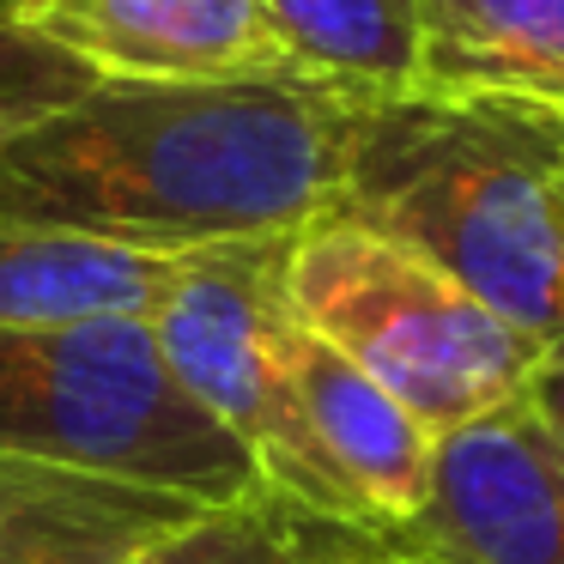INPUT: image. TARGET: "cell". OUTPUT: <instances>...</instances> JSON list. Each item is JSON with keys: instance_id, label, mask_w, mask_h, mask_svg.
I'll return each instance as SVG.
<instances>
[{"instance_id": "277c9868", "label": "cell", "mask_w": 564, "mask_h": 564, "mask_svg": "<svg viewBox=\"0 0 564 564\" xmlns=\"http://www.w3.org/2000/svg\"><path fill=\"white\" fill-rule=\"evenodd\" d=\"M285 304L316 340L382 382L431 437L522 401L552 352L425 256L340 213L285 243Z\"/></svg>"}, {"instance_id": "8992f818", "label": "cell", "mask_w": 564, "mask_h": 564, "mask_svg": "<svg viewBox=\"0 0 564 564\" xmlns=\"http://www.w3.org/2000/svg\"><path fill=\"white\" fill-rule=\"evenodd\" d=\"M389 546L413 564H564V443L528 401L437 437L431 491Z\"/></svg>"}, {"instance_id": "3957f363", "label": "cell", "mask_w": 564, "mask_h": 564, "mask_svg": "<svg viewBox=\"0 0 564 564\" xmlns=\"http://www.w3.org/2000/svg\"><path fill=\"white\" fill-rule=\"evenodd\" d=\"M0 455L188 503L268 486L243 443L176 382L147 316L0 328Z\"/></svg>"}, {"instance_id": "9a60e30c", "label": "cell", "mask_w": 564, "mask_h": 564, "mask_svg": "<svg viewBox=\"0 0 564 564\" xmlns=\"http://www.w3.org/2000/svg\"><path fill=\"white\" fill-rule=\"evenodd\" d=\"M346 564H413V558H406V552H365V558H346Z\"/></svg>"}, {"instance_id": "4fadbf2b", "label": "cell", "mask_w": 564, "mask_h": 564, "mask_svg": "<svg viewBox=\"0 0 564 564\" xmlns=\"http://www.w3.org/2000/svg\"><path fill=\"white\" fill-rule=\"evenodd\" d=\"M280 43L334 91L419 98L425 0H261Z\"/></svg>"}, {"instance_id": "9c48e42d", "label": "cell", "mask_w": 564, "mask_h": 564, "mask_svg": "<svg viewBox=\"0 0 564 564\" xmlns=\"http://www.w3.org/2000/svg\"><path fill=\"white\" fill-rule=\"evenodd\" d=\"M419 98L516 104L564 122V0H425Z\"/></svg>"}, {"instance_id": "5b68a950", "label": "cell", "mask_w": 564, "mask_h": 564, "mask_svg": "<svg viewBox=\"0 0 564 564\" xmlns=\"http://www.w3.org/2000/svg\"><path fill=\"white\" fill-rule=\"evenodd\" d=\"M285 243L292 237L219 243L183 256L164 297L152 304L147 328L164 365L176 370V382L243 443L273 491L334 516V522L365 528L328 479L316 443H310L304 406H297V316L285 304Z\"/></svg>"}, {"instance_id": "5bb4252c", "label": "cell", "mask_w": 564, "mask_h": 564, "mask_svg": "<svg viewBox=\"0 0 564 564\" xmlns=\"http://www.w3.org/2000/svg\"><path fill=\"white\" fill-rule=\"evenodd\" d=\"M528 406H534V419L552 431V437L564 443V340L552 346L546 358H540V370H534V382H528V394H522Z\"/></svg>"}, {"instance_id": "6da1fadb", "label": "cell", "mask_w": 564, "mask_h": 564, "mask_svg": "<svg viewBox=\"0 0 564 564\" xmlns=\"http://www.w3.org/2000/svg\"><path fill=\"white\" fill-rule=\"evenodd\" d=\"M365 104L273 79H91L0 147V225L171 261L297 237L340 200Z\"/></svg>"}, {"instance_id": "7a4b0ae2", "label": "cell", "mask_w": 564, "mask_h": 564, "mask_svg": "<svg viewBox=\"0 0 564 564\" xmlns=\"http://www.w3.org/2000/svg\"><path fill=\"white\" fill-rule=\"evenodd\" d=\"M340 219L394 237L510 328L564 340V122L516 104H365Z\"/></svg>"}, {"instance_id": "30bf717a", "label": "cell", "mask_w": 564, "mask_h": 564, "mask_svg": "<svg viewBox=\"0 0 564 564\" xmlns=\"http://www.w3.org/2000/svg\"><path fill=\"white\" fill-rule=\"evenodd\" d=\"M183 510L195 503L0 455V564H122Z\"/></svg>"}, {"instance_id": "7c38bea8", "label": "cell", "mask_w": 564, "mask_h": 564, "mask_svg": "<svg viewBox=\"0 0 564 564\" xmlns=\"http://www.w3.org/2000/svg\"><path fill=\"white\" fill-rule=\"evenodd\" d=\"M365 552H389V540L256 486L243 498L183 510L122 564H346Z\"/></svg>"}, {"instance_id": "8fae6325", "label": "cell", "mask_w": 564, "mask_h": 564, "mask_svg": "<svg viewBox=\"0 0 564 564\" xmlns=\"http://www.w3.org/2000/svg\"><path fill=\"white\" fill-rule=\"evenodd\" d=\"M176 261L86 243V237H62V231L0 225V328H67V322H98V316H152Z\"/></svg>"}, {"instance_id": "52a82bcc", "label": "cell", "mask_w": 564, "mask_h": 564, "mask_svg": "<svg viewBox=\"0 0 564 564\" xmlns=\"http://www.w3.org/2000/svg\"><path fill=\"white\" fill-rule=\"evenodd\" d=\"M19 31L98 79H273L322 86L280 43L261 0H19Z\"/></svg>"}, {"instance_id": "ba28073f", "label": "cell", "mask_w": 564, "mask_h": 564, "mask_svg": "<svg viewBox=\"0 0 564 564\" xmlns=\"http://www.w3.org/2000/svg\"><path fill=\"white\" fill-rule=\"evenodd\" d=\"M292 382L304 406L310 443H316L328 479L370 534L394 540L419 516L431 491V455L437 437L394 401L382 382H370L352 358L297 322L292 334Z\"/></svg>"}]
</instances>
